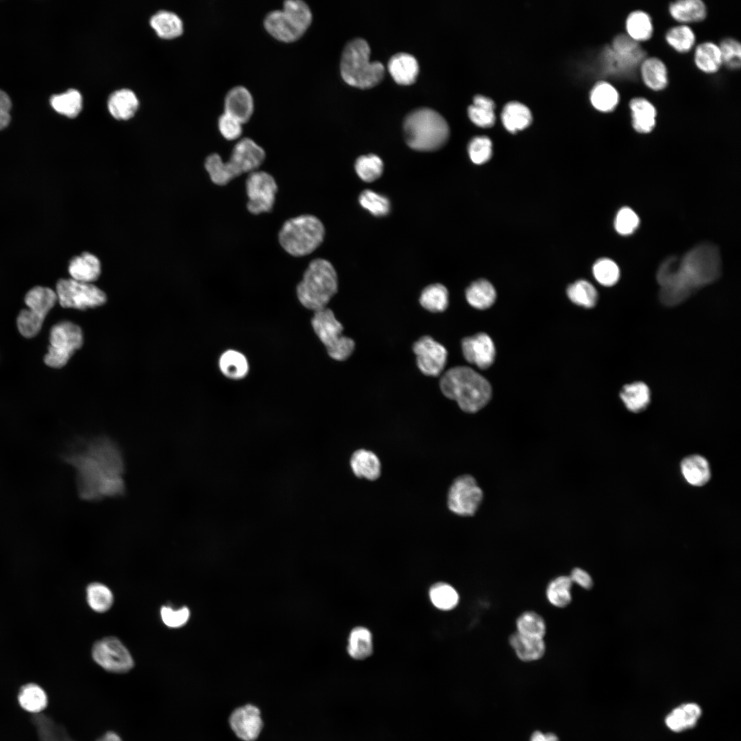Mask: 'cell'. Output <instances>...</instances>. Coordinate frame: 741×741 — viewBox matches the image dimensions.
<instances>
[{
	"mask_svg": "<svg viewBox=\"0 0 741 741\" xmlns=\"http://www.w3.org/2000/svg\"><path fill=\"white\" fill-rule=\"evenodd\" d=\"M66 458L75 470L82 498L97 500L122 493L124 460L109 439L97 437L83 441L69 450Z\"/></svg>",
	"mask_w": 741,
	"mask_h": 741,
	"instance_id": "6da1fadb",
	"label": "cell"
},
{
	"mask_svg": "<svg viewBox=\"0 0 741 741\" xmlns=\"http://www.w3.org/2000/svg\"><path fill=\"white\" fill-rule=\"evenodd\" d=\"M721 272L720 250L712 243L699 244L681 257H669L656 274L660 301L666 306L679 305L698 290L717 281Z\"/></svg>",
	"mask_w": 741,
	"mask_h": 741,
	"instance_id": "7a4b0ae2",
	"label": "cell"
},
{
	"mask_svg": "<svg viewBox=\"0 0 741 741\" xmlns=\"http://www.w3.org/2000/svg\"><path fill=\"white\" fill-rule=\"evenodd\" d=\"M443 394L456 401L459 408L468 413L483 408L491 397L489 381L473 369L456 366L447 370L440 379Z\"/></svg>",
	"mask_w": 741,
	"mask_h": 741,
	"instance_id": "3957f363",
	"label": "cell"
},
{
	"mask_svg": "<svg viewBox=\"0 0 741 741\" xmlns=\"http://www.w3.org/2000/svg\"><path fill=\"white\" fill-rule=\"evenodd\" d=\"M265 158L263 148L252 139L245 137L234 145L228 161L223 162L218 154L213 153L207 157L204 167L211 181L223 186L243 174L257 171Z\"/></svg>",
	"mask_w": 741,
	"mask_h": 741,
	"instance_id": "277c9868",
	"label": "cell"
},
{
	"mask_svg": "<svg viewBox=\"0 0 741 741\" xmlns=\"http://www.w3.org/2000/svg\"><path fill=\"white\" fill-rule=\"evenodd\" d=\"M405 141L411 148L423 152L441 148L449 137V128L437 111L427 107L409 113L403 121Z\"/></svg>",
	"mask_w": 741,
	"mask_h": 741,
	"instance_id": "5b68a950",
	"label": "cell"
},
{
	"mask_svg": "<svg viewBox=\"0 0 741 741\" xmlns=\"http://www.w3.org/2000/svg\"><path fill=\"white\" fill-rule=\"evenodd\" d=\"M338 276L333 265L327 259L312 260L296 286L299 302L314 312L326 308L338 292Z\"/></svg>",
	"mask_w": 741,
	"mask_h": 741,
	"instance_id": "8992f818",
	"label": "cell"
},
{
	"mask_svg": "<svg viewBox=\"0 0 741 741\" xmlns=\"http://www.w3.org/2000/svg\"><path fill=\"white\" fill-rule=\"evenodd\" d=\"M370 54L369 45L363 38H355L345 45L340 59V72L347 84L368 89L381 81L384 67L379 61H370Z\"/></svg>",
	"mask_w": 741,
	"mask_h": 741,
	"instance_id": "52a82bcc",
	"label": "cell"
},
{
	"mask_svg": "<svg viewBox=\"0 0 741 741\" xmlns=\"http://www.w3.org/2000/svg\"><path fill=\"white\" fill-rule=\"evenodd\" d=\"M325 234V226L317 217L304 214L286 220L278 237L286 252L294 257H303L321 245Z\"/></svg>",
	"mask_w": 741,
	"mask_h": 741,
	"instance_id": "ba28073f",
	"label": "cell"
},
{
	"mask_svg": "<svg viewBox=\"0 0 741 741\" xmlns=\"http://www.w3.org/2000/svg\"><path fill=\"white\" fill-rule=\"evenodd\" d=\"M311 325L332 359L344 361L353 353L354 341L342 334L343 327L330 309L326 307L315 311L311 318Z\"/></svg>",
	"mask_w": 741,
	"mask_h": 741,
	"instance_id": "9c48e42d",
	"label": "cell"
},
{
	"mask_svg": "<svg viewBox=\"0 0 741 741\" xmlns=\"http://www.w3.org/2000/svg\"><path fill=\"white\" fill-rule=\"evenodd\" d=\"M645 58L640 44L626 34L616 35L602 53L606 71L615 75H629Z\"/></svg>",
	"mask_w": 741,
	"mask_h": 741,
	"instance_id": "30bf717a",
	"label": "cell"
},
{
	"mask_svg": "<svg viewBox=\"0 0 741 741\" xmlns=\"http://www.w3.org/2000/svg\"><path fill=\"white\" fill-rule=\"evenodd\" d=\"M49 342L50 345L45 355L44 362L50 367L61 368L68 362L73 353L82 346V329L71 322H60L51 328Z\"/></svg>",
	"mask_w": 741,
	"mask_h": 741,
	"instance_id": "8fae6325",
	"label": "cell"
},
{
	"mask_svg": "<svg viewBox=\"0 0 741 741\" xmlns=\"http://www.w3.org/2000/svg\"><path fill=\"white\" fill-rule=\"evenodd\" d=\"M484 493L474 477L460 475L452 482L447 498L448 509L462 517L473 516L482 503Z\"/></svg>",
	"mask_w": 741,
	"mask_h": 741,
	"instance_id": "7c38bea8",
	"label": "cell"
},
{
	"mask_svg": "<svg viewBox=\"0 0 741 741\" xmlns=\"http://www.w3.org/2000/svg\"><path fill=\"white\" fill-rule=\"evenodd\" d=\"M58 301L64 308L85 309L105 303L106 296L97 287L73 279H60L56 283Z\"/></svg>",
	"mask_w": 741,
	"mask_h": 741,
	"instance_id": "4fadbf2b",
	"label": "cell"
},
{
	"mask_svg": "<svg viewBox=\"0 0 741 741\" xmlns=\"http://www.w3.org/2000/svg\"><path fill=\"white\" fill-rule=\"evenodd\" d=\"M246 189L248 198L246 206L250 213L258 215L272 210L278 186L271 174L258 170L248 174Z\"/></svg>",
	"mask_w": 741,
	"mask_h": 741,
	"instance_id": "5bb4252c",
	"label": "cell"
},
{
	"mask_svg": "<svg viewBox=\"0 0 741 741\" xmlns=\"http://www.w3.org/2000/svg\"><path fill=\"white\" fill-rule=\"evenodd\" d=\"M92 655L97 664L113 672H126L134 665L127 648L118 639L113 637L97 642L93 646Z\"/></svg>",
	"mask_w": 741,
	"mask_h": 741,
	"instance_id": "9a60e30c",
	"label": "cell"
},
{
	"mask_svg": "<svg viewBox=\"0 0 741 741\" xmlns=\"http://www.w3.org/2000/svg\"><path fill=\"white\" fill-rule=\"evenodd\" d=\"M419 370L425 375L437 377L443 370L447 357L446 349L432 337L425 336L412 347Z\"/></svg>",
	"mask_w": 741,
	"mask_h": 741,
	"instance_id": "2e32d148",
	"label": "cell"
},
{
	"mask_svg": "<svg viewBox=\"0 0 741 741\" xmlns=\"http://www.w3.org/2000/svg\"><path fill=\"white\" fill-rule=\"evenodd\" d=\"M229 721L233 732L244 741H254L263 727L259 709L251 704L235 709L232 712Z\"/></svg>",
	"mask_w": 741,
	"mask_h": 741,
	"instance_id": "e0dca14e",
	"label": "cell"
},
{
	"mask_svg": "<svg viewBox=\"0 0 741 741\" xmlns=\"http://www.w3.org/2000/svg\"><path fill=\"white\" fill-rule=\"evenodd\" d=\"M462 354L467 361L480 368H489L494 362L495 345L486 333H480L462 340Z\"/></svg>",
	"mask_w": 741,
	"mask_h": 741,
	"instance_id": "ac0fdd59",
	"label": "cell"
},
{
	"mask_svg": "<svg viewBox=\"0 0 741 741\" xmlns=\"http://www.w3.org/2000/svg\"><path fill=\"white\" fill-rule=\"evenodd\" d=\"M224 106V113L244 124L250 119L253 114L254 100L252 95L245 86H234L226 94Z\"/></svg>",
	"mask_w": 741,
	"mask_h": 741,
	"instance_id": "d6986e66",
	"label": "cell"
},
{
	"mask_svg": "<svg viewBox=\"0 0 741 741\" xmlns=\"http://www.w3.org/2000/svg\"><path fill=\"white\" fill-rule=\"evenodd\" d=\"M263 26L271 36L283 43L295 42L304 34L290 21L282 10L269 12L264 18Z\"/></svg>",
	"mask_w": 741,
	"mask_h": 741,
	"instance_id": "ffe728a7",
	"label": "cell"
},
{
	"mask_svg": "<svg viewBox=\"0 0 741 741\" xmlns=\"http://www.w3.org/2000/svg\"><path fill=\"white\" fill-rule=\"evenodd\" d=\"M631 126L640 134H648L655 128L657 112L655 105L644 97H633L628 103Z\"/></svg>",
	"mask_w": 741,
	"mask_h": 741,
	"instance_id": "44dd1931",
	"label": "cell"
},
{
	"mask_svg": "<svg viewBox=\"0 0 741 741\" xmlns=\"http://www.w3.org/2000/svg\"><path fill=\"white\" fill-rule=\"evenodd\" d=\"M680 469L685 482L695 487L705 486L711 477L708 460L699 454H692L683 458L681 461Z\"/></svg>",
	"mask_w": 741,
	"mask_h": 741,
	"instance_id": "7402d4cb",
	"label": "cell"
},
{
	"mask_svg": "<svg viewBox=\"0 0 741 741\" xmlns=\"http://www.w3.org/2000/svg\"><path fill=\"white\" fill-rule=\"evenodd\" d=\"M640 77L647 88L653 91H661L668 84V69L665 63L657 57L645 58L639 66Z\"/></svg>",
	"mask_w": 741,
	"mask_h": 741,
	"instance_id": "603a6c76",
	"label": "cell"
},
{
	"mask_svg": "<svg viewBox=\"0 0 741 741\" xmlns=\"http://www.w3.org/2000/svg\"><path fill=\"white\" fill-rule=\"evenodd\" d=\"M350 467L356 477L370 481L377 480L381 473V464L378 456L373 451L365 449H359L352 454Z\"/></svg>",
	"mask_w": 741,
	"mask_h": 741,
	"instance_id": "cb8c5ba5",
	"label": "cell"
},
{
	"mask_svg": "<svg viewBox=\"0 0 741 741\" xmlns=\"http://www.w3.org/2000/svg\"><path fill=\"white\" fill-rule=\"evenodd\" d=\"M388 68L395 81L403 85L414 82L419 70L414 56L405 52L394 54L388 61Z\"/></svg>",
	"mask_w": 741,
	"mask_h": 741,
	"instance_id": "d4e9b609",
	"label": "cell"
},
{
	"mask_svg": "<svg viewBox=\"0 0 741 741\" xmlns=\"http://www.w3.org/2000/svg\"><path fill=\"white\" fill-rule=\"evenodd\" d=\"M668 12L674 21L687 25L703 21L707 10L701 0H679L669 4Z\"/></svg>",
	"mask_w": 741,
	"mask_h": 741,
	"instance_id": "484cf974",
	"label": "cell"
},
{
	"mask_svg": "<svg viewBox=\"0 0 741 741\" xmlns=\"http://www.w3.org/2000/svg\"><path fill=\"white\" fill-rule=\"evenodd\" d=\"M69 272L71 279L91 283L99 277L101 272V264L96 256L85 252L71 260Z\"/></svg>",
	"mask_w": 741,
	"mask_h": 741,
	"instance_id": "4316f807",
	"label": "cell"
},
{
	"mask_svg": "<svg viewBox=\"0 0 741 741\" xmlns=\"http://www.w3.org/2000/svg\"><path fill=\"white\" fill-rule=\"evenodd\" d=\"M509 643L517 657L524 661L538 660L545 651L543 638L528 637L517 632L510 636Z\"/></svg>",
	"mask_w": 741,
	"mask_h": 741,
	"instance_id": "83f0119b",
	"label": "cell"
},
{
	"mask_svg": "<svg viewBox=\"0 0 741 741\" xmlns=\"http://www.w3.org/2000/svg\"><path fill=\"white\" fill-rule=\"evenodd\" d=\"M694 62L697 69L705 73H717L722 65L718 45L711 41L698 44L694 49Z\"/></svg>",
	"mask_w": 741,
	"mask_h": 741,
	"instance_id": "f1b7e54d",
	"label": "cell"
},
{
	"mask_svg": "<svg viewBox=\"0 0 741 741\" xmlns=\"http://www.w3.org/2000/svg\"><path fill=\"white\" fill-rule=\"evenodd\" d=\"M625 30L629 38L639 44L648 41L654 32L651 16L641 10L631 12L625 21Z\"/></svg>",
	"mask_w": 741,
	"mask_h": 741,
	"instance_id": "f546056e",
	"label": "cell"
},
{
	"mask_svg": "<svg viewBox=\"0 0 741 741\" xmlns=\"http://www.w3.org/2000/svg\"><path fill=\"white\" fill-rule=\"evenodd\" d=\"M701 715V707L696 703L683 704L671 711L666 717V726L679 732L693 727Z\"/></svg>",
	"mask_w": 741,
	"mask_h": 741,
	"instance_id": "4dcf8cb0",
	"label": "cell"
},
{
	"mask_svg": "<svg viewBox=\"0 0 741 741\" xmlns=\"http://www.w3.org/2000/svg\"><path fill=\"white\" fill-rule=\"evenodd\" d=\"M139 100L135 93L128 89L114 91L108 100V108L111 115L119 119L130 118L136 112Z\"/></svg>",
	"mask_w": 741,
	"mask_h": 741,
	"instance_id": "1f68e13d",
	"label": "cell"
},
{
	"mask_svg": "<svg viewBox=\"0 0 741 741\" xmlns=\"http://www.w3.org/2000/svg\"><path fill=\"white\" fill-rule=\"evenodd\" d=\"M589 99L595 109L602 113H611L618 106L620 97L613 84L600 81L592 87Z\"/></svg>",
	"mask_w": 741,
	"mask_h": 741,
	"instance_id": "d6a6232c",
	"label": "cell"
},
{
	"mask_svg": "<svg viewBox=\"0 0 741 741\" xmlns=\"http://www.w3.org/2000/svg\"><path fill=\"white\" fill-rule=\"evenodd\" d=\"M620 396L625 407L634 413L643 412L650 401V390L643 382L625 385L621 390Z\"/></svg>",
	"mask_w": 741,
	"mask_h": 741,
	"instance_id": "836d02e7",
	"label": "cell"
},
{
	"mask_svg": "<svg viewBox=\"0 0 741 741\" xmlns=\"http://www.w3.org/2000/svg\"><path fill=\"white\" fill-rule=\"evenodd\" d=\"M17 700L22 709L34 714L40 713L48 704V697L45 691L40 685L34 683H27L21 687Z\"/></svg>",
	"mask_w": 741,
	"mask_h": 741,
	"instance_id": "e575fe53",
	"label": "cell"
},
{
	"mask_svg": "<svg viewBox=\"0 0 741 741\" xmlns=\"http://www.w3.org/2000/svg\"><path fill=\"white\" fill-rule=\"evenodd\" d=\"M57 301L56 292L42 286L32 288L25 296L28 309L44 318Z\"/></svg>",
	"mask_w": 741,
	"mask_h": 741,
	"instance_id": "d590c367",
	"label": "cell"
},
{
	"mask_svg": "<svg viewBox=\"0 0 741 741\" xmlns=\"http://www.w3.org/2000/svg\"><path fill=\"white\" fill-rule=\"evenodd\" d=\"M504 127L511 132L526 128L532 121L530 109L518 102H510L505 105L502 113Z\"/></svg>",
	"mask_w": 741,
	"mask_h": 741,
	"instance_id": "8d00e7d4",
	"label": "cell"
},
{
	"mask_svg": "<svg viewBox=\"0 0 741 741\" xmlns=\"http://www.w3.org/2000/svg\"><path fill=\"white\" fill-rule=\"evenodd\" d=\"M496 298V292L493 285L485 279L472 283L466 290V299L473 307L484 309L490 307Z\"/></svg>",
	"mask_w": 741,
	"mask_h": 741,
	"instance_id": "74e56055",
	"label": "cell"
},
{
	"mask_svg": "<svg viewBox=\"0 0 741 741\" xmlns=\"http://www.w3.org/2000/svg\"><path fill=\"white\" fill-rule=\"evenodd\" d=\"M219 367L222 373L231 379H243L248 374L249 369L246 357L242 353L235 350H228L221 355Z\"/></svg>",
	"mask_w": 741,
	"mask_h": 741,
	"instance_id": "f35d334b",
	"label": "cell"
},
{
	"mask_svg": "<svg viewBox=\"0 0 741 741\" xmlns=\"http://www.w3.org/2000/svg\"><path fill=\"white\" fill-rule=\"evenodd\" d=\"M373 650V637L370 631L362 626L354 628L349 637V655L354 659L362 660L370 656Z\"/></svg>",
	"mask_w": 741,
	"mask_h": 741,
	"instance_id": "ab89813d",
	"label": "cell"
},
{
	"mask_svg": "<svg viewBox=\"0 0 741 741\" xmlns=\"http://www.w3.org/2000/svg\"><path fill=\"white\" fill-rule=\"evenodd\" d=\"M150 25L158 36L165 38H172L180 35L183 25L182 20L175 13L160 10L150 19Z\"/></svg>",
	"mask_w": 741,
	"mask_h": 741,
	"instance_id": "60d3db41",
	"label": "cell"
},
{
	"mask_svg": "<svg viewBox=\"0 0 741 741\" xmlns=\"http://www.w3.org/2000/svg\"><path fill=\"white\" fill-rule=\"evenodd\" d=\"M495 103L489 97L477 95L473 98V104L468 108V115L471 120L481 127H490L495 123Z\"/></svg>",
	"mask_w": 741,
	"mask_h": 741,
	"instance_id": "b9f144b4",
	"label": "cell"
},
{
	"mask_svg": "<svg viewBox=\"0 0 741 741\" xmlns=\"http://www.w3.org/2000/svg\"><path fill=\"white\" fill-rule=\"evenodd\" d=\"M419 303L429 311L433 313L443 311L449 304L448 290L440 283L430 285L422 291Z\"/></svg>",
	"mask_w": 741,
	"mask_h": 741,
	"instance_id": "7bdbcfd3",
	"label": "cell"
},
{
	"mask_svg": "<svg viewBox=\"0 0 741 741\" xmlns=\"http://www.w3.org/2000/svg\"><path fill=\"white\" fill-rule=\"evenodd\" d=\"M668 45L680 54L691 51L696 43V35L687 25L680 24L670 27L665 34Z\"/></svg>",
	"mask_w": 741,
	"mask_h": 741,
	"instance_id": "ee69618b",
	"label": "cell"
},
{
	"mask_svg": "<svg viewBox=\"0 0 741 741\" xmlns=\"http://www.w3.org/2000/svg\"><path fill=\"white\" fill-rule=\"evenodd\" d=\"M572 582L567 576H560L548 584L546 597L549 602L558 608H564L572 601L571 589Z\"/></svg>",
	"mask_w": 741,
	"mask_h": 741,
	"instance_id": "f6af8a7d",
	"label": "cell"
},
{
	"mask_svg": "<svg viewBox=\"0 0 741 741\" xmlns=\"http://www.w3.org/2000/svg\"><path fill=\"white\" fill-rule=\"evenodd\" d=\"M281 10L290 21L305 34L312 22V13L309 5L302 0H287L284 1Z\"/></svg>",
	"mask_w": 741,
	"mask_h": 741,
	"instance_id": "bcb514c9",
	"label": "cell"
},
{
	"mask_svg": "<svg viewBox=\"0 0 741 741\" xmlns=\"http://www.w3.org/2000/svg\"><path fill=\"white\" fill-rule=\"evenodd\" d=\"M51 105L58 113L69 117L78 115L82 107V97L75 89L54 95L50 99Z\"/></svg>",
	"mask_w": 741,
	"mask_h": 741,
	"instance_id": "7dc6e473",
	"label": "cell"
},
{
	"mask_svg": "<svg viewBox=\"0 0 741 741\" xmlns=\"http://www.w3.org/2000/svg\"><path fill=\"white\" fill-rule=\"evenodd\" d=\"M568 298L574 303L586 307H593L597 303L598 294L594 286L586 280H578L567 289Z\"/></svg>",
	"mask_w": 741,
	"mask_h": 741,
	"instance_id": "c3c4849f",
	"label": "cell"
},
{
	"mask_svg": "<svg viewBox=\"0 0 741 741\" xmlns=\"http://www.w3.org/2000/svg\"><path fill=\"white\" fill-rule=\"evenodd\" d=\"M354 167L357 176L366 183L377 180L384 172L382 160L374 154L360 156L356 159Z\"/></svg>",
	"mask_w": 741,
	"mask_h": 741,
	"instance_id": "681fc988",
	"label": "cell"
},
{
	"mask_svg": "<svg viewBox=\"0 0 741 741\" xmlns=\"http://www.w3.org/2000/svg\"><path fill=\"white\" fill-rule=\"evenodd\" d=\"M429 595L434 606L440 610L453 609L459 601V596L456 590L445 583H437L432 585Z\"/></svg>",
	"mask_w": 741,
	"mask_h": 741,
	"instance_id": "f907efd6",
	"label": "cell"
},
{
	"mask_svg": "<svg viewBox=\"0 0 741 741\" xmlns=\"http://www.w3.org/2000/svg\"><path fill=\"white\" fill-rule=\"evenodd\" d=\"M516 626L517 633L528 637L543 639L546 632L543 618L532 611L521 613L517 619Z\"/></svg>",
	"mask_w": 741,
	"mask_h": 741,
	"instance_id": "816d5d0a",
	"label": "cell"
},
{
	"mask_svg": "<svg viewBox=\"0 0 741 741\" xmlns=\"http://www.w3.org/2000/svg\"><path fill=\"white\" fill-rule=\"evenodd\" d=\"M359 203L366 210L376 217L388 215L391 209L389 199L370 189H366L359 196Z\"/></svg>",
	"mask_w": 741,
	"mask_h": 741,
	"instance_id": "f5cc1de1",
	"label": "cell"
},
{
	"mask_svg": "<svg viewBox=\"0 0 741 741\" xmlns=\"http://www.w3.org/2000/svg\"><path fill=\"white\" fill-rule=\"evenodd\" d=\"M86 594L89 606L95 611L104 612L113 604L112 592L102 584L95 583L89 585L86 589Z\"/></svg>",
	"mask_w": 741,
	"mask_h": 741,
	"instance_id": "db71d44e",
	"label": "cell"
},
{
	"mask_svg": "<svg viewBox=\"0 0 741 741\" xmlns=\"http://www.w3.org/2000/svg\"><path fill=\"white\" fill-rule=\"evenodd\" d=\"M596 281L602 285L612 286L619 280L620 268L615 261L609 258L597 260L592 268Z\"/></svg>",
	"mask_w": 741,
	"mask_h": 741,
	"instance_id": "11a10c76",
	"label": "cell"
},
{
	"mask_svg": "<svg viewBox=\"0 0 741 741\" xmlns=\"http://www.w3.org/2000/svg\"><path fill=\"white\" fill-rule=\"evenodd\" d=\"M722 64L731 70L738 69L741 64V45L733 38L722 39L718 45Z\"/></svg>",
	"mask_w": 741,
	"mask_h": 741,
	"instance_id": "9f6ffc18",
	"label": "cell"
},
{
	"mask_svg": "<svg viewBox=\"0 0 741 741\" xmlns=\"http://www.w3.org/2000/svg\"><path fill=\"white\" fill-rule=\"evenodd\" d=\"M44 320V318L29 309H23L17 317V327L23 336L27 338H33L41 329Z\"/></svg>",
	"mask_w": 741,
	"mask_h": 741,
	"instance_id": "6f0895ef",
	"label": "cell"
},
{
	"mask_svg": "<svg viewBox=\"0 0 741 741\" xmlns=\"http://www.w3.org/2000/svg\"><path fill=\"white\" fill-rule=\"evenodd\" d=\"M468 153L471 161L478 165L488 161L492 155V142L485 136L473 138L468 145Z\"/></svg>",
	"mask_w": 741,
	"mask_h": 741,
	"instance_id": "680465c9",
	"label": "cell"
},
{
	"mask_svg": "<svg viewBox=\"0 0 741 741\" xmlns=\"http://www.w3.org/2000/svg\"><path fill=\"white\" fill-rule=\"evenodd\" d=\"M639 219L637 214L631 208H621L615 216L614 226L616 231L622 235L632 234L638 227Z\"/></svg>",
	"mask_w": 741,
	"mask_h": 741,
	"instance_id": "91938a15",
	"label": "cell"
},
{
	"mask_svg": "<svg viewBox=\"0 0 741 741\" xmlns=\"http://www.w3.org/2000/svg\"><path fill=\"white\" fill-rule=\"evenodd\" d=\"M242 124L238 119L224 112L219 117L217 121L220 134L228 141L235 140L241 137Z\"/></svg>",
	"mask_w": 741,
	"mask_h": 741,
	"instance_id": "94428289",
	"label": "cell"
},
{
	"mask_svg": "<svg viewBox=\"0 0 741 741\" xmlns=\"http://www.w3.org/2000/svg\"><path fill=\"white\" fill-rule=\"evenodd\" d=\"M163 622L169 627L177 628L184 625L189 618V611L187 607L174 610L169 607H163L161 610Z\"/></svg>",
	"mask_w": 741,
	"mask_h": 741,
	"instance_id": "6125c7cd",
	"label": "cell"
},
{
	"mask_svg": "<svg viewBox=\"0 0 741 741\" xmlns=\"http://www.w3.org/2000/svg\"><path fill=\"white\" fill-rule=\"evenodd\" d=\"M572 582L578 584L585 589H590L593 585V582L590 574L585 570L575 567L569 576Z\"/></svg>",
	"mask_w": 741,
	"mask_h": 741,
	"instance_id": "be15d7a7",
	"label": "cell"
},
{
	"mask_svg": "<svg viewBox=\"0 0 741 741\" xmlns=\"http://www.w3.org/2000/svg\"><path fill=\"white\" fill-rule=\"evenodd\" d=\"M11 102L8 95L0 90V130L8 126L10 120Z\"/></svg>",
	"mask_w": 741,
	"mask_h": 741,
	"instance_id": "e7e4bbea",
	"label": "cell"
},
{
	"mask_svg": "<svg viewBox=\"0 0 741 741\" xmlns=\"http://www.w3.org/2000/svg\"><path fill=\"white\" fill-rule=\"evenodd\" d=\"M530 741H559V740L552 733H543L539 731H536L532 734Z\"/></svg>",
	"mask_w": 741,
	"mask_h": 741,
	"instance_id": "03108f58",
	"label": "cell"
},
{
	"mask_svg": "<svg viewBox=\"0 0 741 741\" xmlns=\"http://www.w3.org/2000/svg\"><path fill=\"white\" fill-rule=\"evenodd\" d=\"M98 741H121V738L114 732H108Z\"/></svg>",
	"mask_w": 741,
	"mask_h": 741,
	"instance_id": "003e7915",
	"label": "cell"
}]
</instances>
